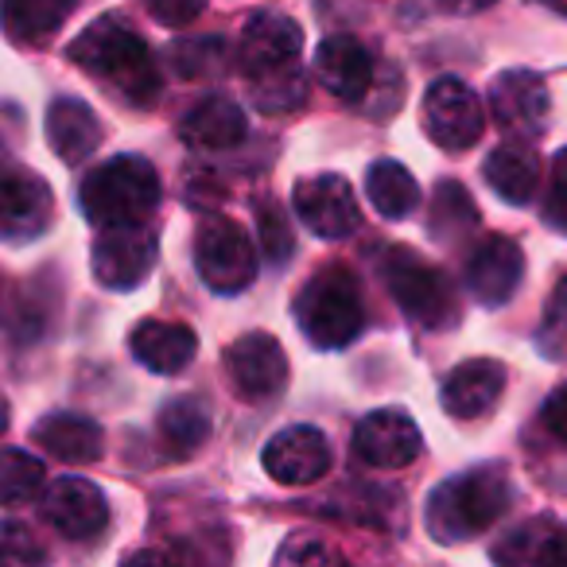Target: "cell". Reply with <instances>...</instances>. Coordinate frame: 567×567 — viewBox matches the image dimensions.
I'll use <instances>...</instances> for the list:
<instances>
[{"instance_id": "cell-42", "label": "cell", "mask_w": 567, "mask_h": 567, "mask_svg": "<svg viewBox=\"0 0 567 567\" xmlns=\"http://www.w3.org/2000/svg\"><path fill=\"white\" fill-rule=\"evenodd\" d=\"M544 4H548V9H556V12H564V17H567V0H544Z\"/></svg>"}, {"instance_id": "cell-7", "label": "cell", "mask_w": 567, "mask_h": 567, "mask_svg": "<svg viewBox=\"0 0 567 567\" xmlns=\"http://www.w3.org/2000/svg\"><path fill=\"white\" fill-rule=\"evenodd\" d=\"M303 48V28L284 12H257L245 24L241 43H237V66L249 82H265L276 74L296 71V59Z\"/></svg>"}, {"instance_id": "cell-35", "label": "cell", "mask_w": 567, "mask_h": 567, "mask_svg": "<svg viewBox=\"0 0 567 567\" xmlns=\"http://www.w3.org/2000/svg\"><path fill=\"white\" fill-rule=\"evenodd\" d=\"M276 559H280V564H331L334 551L327 548V544L319 540V536L296 533V536H288V540L280 544Z\"/></svg>"}, {"instance_id": "cell-4", "label": "cell", "mask_w": 567, "mask_h": 567, "mask_svg": "<svg viewBox=\"0 0 567 567\" xmlns=\"http://www.w3.org/2000/svg\"><path fill=\"white\" fill-rule=\"evenodd\" d=\"M292 311L300 331L319 350L350 347L365 327L362 292H358V280L347 268H323L319 276H311L303 284V292L296 296Z\"/></svg>"}, {"instance_id": "cell-36", "label": "cell", "mask_w": 567, "mask_h": 567, "mask_svg": "<svg viewBox=\"0 0 567 567\" xmlns=\"http://www.w3.org/2000/svg\"><path fill=\"white\" fill-rule=\"evenodd\" d=\"M144 9L152 12V20L164 28H187L190 20H198L206 12V0H144Z\"/></svg>"}, {"instance_id": "cell-9", "label": "cell", "mask_w": 567, "mask_h": 567, "mask_svg": "<svg viewBox=\"0 0 567 567\" xmlns=\"http://www.w3.org/2000/svg\"><path fill=\"white\" fill-rule=\"evenodd\" d=\"M156 234L144 221L105 226L94 241V276L110 292H133L156 265Z\"/></svg>"}, {"instance_id": "cell-2", "label": "cell", "mask_w": 567, "mask_h": 567, "mask_svg": "<svg viewBox=\"0 0 567 567\" xmlns=\"http://www.w3.org/2000/svg\"><path fill=\"white\" fill-rule=\"evenodd\" d=\"M509 502L513 482L505 474V466L486 463L435 486V494L427 497L424 525L440 544L471 540V536L486 533L489 525H497L505 517V509H509Z\"/></svg>"}, {"instance_id": "cell-38", "label": "cell", "mask_w": 567, "mask_h": 567, "mask_svg": "<svg viewBox=\"0 0 567 567\" xmlns=\"http://www.w3.org/2000/svg\"><path fill=\"white\" fill-rule=\"evenodd\" d=\"M540 424L548 427L556 440L567 443V385L548 393V401H544V409H540Z\"/></svg>"}, {"instance_id": "cell-26", "label": "cell", "mask_w": 567, "mask_h": 567, "mask_svg": "<svg viewBox=\"0 0 567 567\" xmlns=\"http://www.w3.org/2000/svg\"><path fill=\"white\" fill-rule=\"evenodd\" d=\"M365 195H370L373 210L385 218H409L420 203V187L412 179V172L396 159H378L365 172Z\"/></svg>"}, {"instance_id": "cell-28", "label": "cell", "mask_w": 567, "mask_h": 567, "mask_svg": "<svg viewBox=\"0 0 567 567\" xmlns=\"http://www.w3.org/2000/svg\"><path fill=\"white\" fill-rule=\"evenodd\" d=\"M48 482V471L35 455L20 447L0 451V505H28Z\"/></svg>"}, {"instance_id": "cell-13", "label": "cell", "mask_w": 567, "mask_h": 567, "mask_svg": "<svg viewBox=\"0 0 567 567\" xmlns=\"http://www.w3.org/2000/svg\"><path fill=\"white\" fill-rule=\"evenodd\" d=\"M420 443H424V435H420L416 420L401 409H378L358 420L354 427V455L378 471L409 466L420 455Z\"/></svg>"}, {"instance_id": "cell-12", "label": "cell", "mask_w": 567, "mask_h": 567, "mask_svg": "<svg viewBox=\"0 0 567 567\" xmlns=\"http://www.w3.org/2000/svg\"><path fill=\"white\" fill-rule=\"evenodd\" d=\"M226 370L245 401H272L288 385V354L272 334H241L226 350Z\"/></svg>"}, {"instance_id": "cell-25", "label": "cell", "mask_w": 567, "mask_h": 567, "mask_svg": "<svg viewBox=\"0 0 567 567\" xmlns=\"http://www.w3.org/2000/svg\"><path fill=\"white\" fill-rule=\"evenodd\" d=\"M79 0H0L4 32L20 43H40L66 24Z\"/></svg>"}, {"instance_id": "cell-16", "label": "cell", "mask_w": 567, "mask_h": 567, "mask_svg": "<svg viewBox=\"0 0 567 567\" xmlns=\"http://www.w3.org/2000/svg\"><path fill=\"white\" fill-rule=\"evenodd\" d=\"M265 471L280 486H311V482H319L331 471V443L311 424L284 427V432H276L268 440Z\"/></svg>"}, {"instance_id": "cell-10", "label": "cell", "mask_w": 567, "mask_h": 567, "mask_svg": "<svg viewBox=\"0 0 567 567\" xmlns=\"http://www.w3.org/2000/svg\"><path fill=\"white\" fill-rule=\"evenodd\" d=\"M292 206H296V214H300L303 226H308L316 237H327V241L350 237L358 229V221H362L354 187L334 172L311 175V179L296 183Z\"/></svg>"}, {"instance_id": "cell-6", "label": "cell", "mask_w": 567, "mask_h": 567, "mask_svg": "<svg viewBox=\"0 0 567 567\" xmlns=\"http://www.w3.org/2000/svg\"><path fill=\"white\" fill-rule=\"evenodd\" d=\"M381 276H385L389 292L412 323L440 327L455 311L451 284L443 280V272L427 260L412 257L409 249H389V257L381 260Z\"/></svg>"}, {"instance_id": "cell-24", "label": "cell", "mask_w": 567, "mask_h": 567, "mask_svg": "<svg viewBox=\"0 0 567 567\" xmlns=\"http://www.w3.org/2000/svg\"><path fill=\"white\" fill-rule=\"evenodd\" d=\"M482 175H486L489 190H494L502 203L528 206L536 187H540V159L528 148H520V144H502V148H494L486 156Z\"/></svg>"}, {"instance_id": "cell-30", "label": "cell", "mask_w": 567, "mask_h": 567, "mask_svg": "<svg viewBox=\"0 0 567 567\" xmlns=\"http://www.w3.org/2000/svg\"><path fill=\"white\" fill-rule=\"evenodd\" d=\"M471 226H478V210H474L471 195L458 183H440L432 203V234L443 241V237H455L458 229Z\"/></svg>"}, {"instance_id": "cell-23", "label": "cell", "mask_w": 567, "mask_h": 567, "mask_svg": "<svg viewBox=\"0 0 567 567\" xmlns=\"http://www.w3.org/2000/svg\"><path fill=\"white\" fill-rule=\"evenodd\" d=\"M179 133H183V141L195 144V148H210V152L234 148V144L245 141V113H241V105L221 94L203 97V102H195L183 113Z\"/></svg>"}, {"instance_id": "cell-3", "label": "cell", "mask_w": 567, "mask_h": 567, "mask_svg": "<svg viewBox=\"0 0 567 567\" xmlns=\"http://www.w3.org/2000/svg\"><path fill=\"white\" fill-rule=\"evenodd\" d=\"M79 198L97 229L136 226L159 206V175L144 156H113L82 179Z\"/></svg>"}, {"instance_id": "cell-31", "label": "cell", "mask_w": 567, "mask_h": 567, "mask_svg": "<svg viewBox=\"0 0 567 567\" xmlns=\"http://www.w3.org/2000/svg\"><path fill=\"white\" fill-rule=\"evenodd\" d=\"M540 350L551 362H567V276H559V284L551 288V300L544 308V327L536 334Z\"/></svg>"}, {"instance_id": "cell-22", "label": "cell", "mask_w": 567, "mask_h": 567, "mask_svg": "<svg viewBox=\"0 0 567 567\" xmlns=\"http://www.w3.org/2000/svg\"><path fill=\"white\" fill-rule=\"evenodd\" d=\"M35 443H40L48 455L63 458V463H97L105 451V435L102 427L90 416H79V412H51L40 424L32 427Z\"/></svg>"}, {"instance_id": "cell-11", "label": "cell", "mask_w": 567, "mask_h": 567, "mask_svg": "<svg viewBox=\"0 0 567 567\" xmlns=\"http://www.w3.org/2000/svg\"><path fill=\"white\" fill-rule=\"evenodd\" d=\"M51 187L32 172L0 164V241H32L51 226Z\"/></svg>"}, {"instance_id": "cell-27", "label": "cell", "mask_w": 567, "mask_h": 567, "mask_svg": "<svg viewBox=\"0 0 567 567\" xmlns=\"http://www.w3.org/2000/svg\"><path fill=\"white\" fill-rule=\"evenodd\" d=\"M159 440L172 455H195L210 440V412L195 396H175L159 412Z\"/></svg>"}, {"instance_id": "cell-34", "label": "cell", "mask_w": 567, "mask_h": 567, "mask_svg": "<svg viewBox=\"0 0 567 567\" xmlns=\"http://www.w3.org/2000/svg\"><path fill=\"white\" fill-rule=\"evenodd\" d=\"M48 551L35 540V533L20 520H4L0 525V564H43Z\"/></svg>"}, {"instance_id": "cell-21", "label": "cell", "mask_w": 567, "mask_h": 567, "mask_svg": "<svg viewBox=\"0 0 567 567\" xmlns=\"http://www.w3.org/2000/svg\"><path fill=\"white\" fill-rule=\"evenodd\" d=\"M48 144L63 164H86L102 144V121L79 97H59L48 110Z\"/></svg>"}, {"instance_id": "cell-32", "label": "cell", "mask_w": 567, "mask_h": 567, "mask_svg": "<svg viewBox=\"0 0 567 567\" xmlns=\"http://www.w3.org/2000/svg\"><path fill=\"white\" fill-rule=\"evenodd\" d=\"M226 59V43L218 35H206V40H183L175 43L172 63L183 79H195V74H214Z\"/></svg>"}, {"instance_id": "cell-17", "label": "cell", "mask_w": 567, "mask_h": 567, "mask_svg": "<svg viewBox=\"0 0 567 567\" xmlns=\"http://www.w3.org/2000/svg\"><path fill=\"white\" fill-rule=\"evenodd\" d=\"M486 102L505 133L536 136L548 121V86L533 71H502L489 82Z\"/></svg>"}, {"instance_id": "cell-5", "label": "cell", "mask_w": 567, "mask_h": 567, "mask_svg": "<svg viewBox=\"0 0 567 567\" xmlns=\"http://www.w3.org/2000/svg\"><path fill=\"white\" fill-rule=\"evenodd\" d=\"M195 265L210 292L237 296L257 276V249H252L249 234L234 218H210L198 229Z\"/></svg>"}, {"instance_id": "cell-41", "label": "cell", "mask_w": 567, "mask_h": 567, "mask_svg": "<svg viewBox=\"0 0 567 567\" xmlns=\"http://www.w3.org/2000/svg\"><path fill=\"white\" fill-rule=\"evenodd\" d=\"M4 427H9V401L0 396V435H4Z\"/></svg>"}, {"instance_id": "cell-39", "label": "cell", "mask_w": 567, "mask_h": 567, "mask_svg": "<svg viewBox=\"0 0 567 567\" xmlns=\"http://www.w3.org/2000/svg\"><path fill=\"white\" fill-rule=\"evenodd\" d=\"M440 4H443L447 12H455V17H474V12L494 9L497 0H440Z\"/></svg>"}, {"instance_id": "cell-33", "label": "cell", "mask_w": 567, "mask_h": 567, "mask_svg": "<svg viewBox=\"0 0 567 567\" xmlns=\"http://www.w3.org/2000/svg\"><path fill=\"white\" fill-rule=\"evenodd\" d=\"M257 221H260V257L280 265V260L292 252V226H288V218L280 214V206H272V203L257 206Z\"/></svg>"}, {"instance_id": "cell-18", "label": "cell", "mask_w": 567, "mask_h": 567, "mask_svg": "<svg viewBox=\"0 0 567 567\" xmlns=\"http://www.w3.org/2000/svg\"><path fill=\"white\" fill-rule=\"evenodd\" d=\"M505 381H509V373H505L502 362H494V358H471V362L455 365V370L447 373L440 401L455 420L486 416V412L502 401Z\"/></svg>"}, {"instance_id": "cell-14", "label": "cell", "mask_w": 567, "mask_h": 567, "mask_svg": "<svg viewBox=\"0 0 567 567\" xmlns=\"http://www.w3.org/2000/svg\"><path fill=\"white\" fill-rule=\"evenodd\" d=\"M525 276V252L517 241L502 234H489L474 245L471 260H466V288L482 308H502L513 300Z\"/></svg>"}, {"instance_id": "cell-40", "label": "cell", "mask_w": 567, "mask_h": 567, "mask_svg": "<svg viewBox=\"0 0 567 567\" xmlns=\"http://www.w3.org/2000/svg\"><path fill=\"white\" fill-rule=\"evenodd\" d=\"M551 564H567V528L556 533V544H551Z\"/></svg>"}, {"instance_id": "cell-8", "label": "cell", "mask_w": 567, "mask_h": 567, "mask_svg": "<svg viewBox=\"0 0 567 567\" xmlns=\"http://www.w3.org/2000/svg\"><path fill=\"white\" fill-rule=\"evenodd\" d=\"M424 128L440 148L463 152L478 144L482 128H486V110L466 82L440 79L424 94Z\"/></svg>"}, {"instance_id": "cell-15", "label": "cell", "mask_w": 567, "mask_h": 567, "mask_svg": "<svg viewBox=\"0 0 567 567\" xmlns=\"http://www.w3.org/2000/svg\"><path fill=\"white\" fill-rule=\"evenodd\" d=\"M43 520L66 540H94L110 525V502L86 478H59L43 494Z\"/></svg>"}, {"instance_id": "cell-20", "label": "cell", "mask_w": 567, "mask_h": 567, "mask_svg": "<svg viewBox=\"0 0 567 567\" xmlns=\"http://www.w3.org/2000/svg\"><path fill=\"white\" fill-rule=\"evenodd\" d=\"M128 347H133V358L144 370L172 378V373H183L190 365V358H195V350H198V339H195V331L183 323L144 319L133 331V339H128Z\"/></svg>"}, {"instance_id": "cell-37", "label": "cell", "mask_w": 567, "mask_h": 567, "mask_svg": "<svg viewBox=\"0 0 567 567\" xmlns=\"http://www.w3.org/2000/svg\"><path fill=\"white\" fill-rule=\"evenodd\" d=\"M544 214H548L556 226L567 229V148L556 152V159H551V183H548V203H544Z\"/></svg>"}, {"instance_id": "cell-29", "label": "cell", "mask_w": 567, "mask_h": 567, "mask_svg": "<svg viewBox=\"0 0 567 567\" xmlns=\"http://www.w3.org/2000/svg\"><path fill=\"white\" fill-rule=\"evenodd\" d=\"M559 528L551 520H525L494 548V559L502 564H551V544Z\"/></svg>"}, {"instance_id": "cell-19", "label": "cell", "mask_w": 567, "mask_h": 567, "mask_svg": "<svg viewBox=\"0 0 567 567\" xmlns=\"http://www.w3.org/2000/svg\"><path fill=\"white\" fill-rule=\"evenodd\" d=\"M316 74L334 97L342 102H362L373 82V59L350 35H331L316 51Z\"/></svg>"}, {"instance_id": "cell-1", "label": "cell", "mask_w": 567, "mask_h": 567, "mask_svg": "<svg viewBox=\"0 0 567 567\" xmlns=\"http://www.w3.org/2000/svg\"><path fill=\"white\" fill-rule=\"evenodd\" d=\"M71 59L86 74L113 86L128 105H152L159 97V71L148 43L117 17H102L71 43Z\"/></svg>"}]
</instances>
